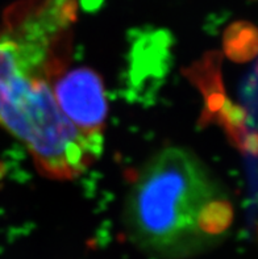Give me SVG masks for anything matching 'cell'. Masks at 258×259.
<instances>
[{
    "label": "cell",
    "instance_id": "6da1fadb",
    "mask_svg": "<svg viewBox=\"0 0 258 259\" xmlns=\"http://www.w3.org/2000/svg\"><path fill=\"white\" fill-rule=\"evenodd\" d=\"M74 19V0H28L0 25V125L54 179L78 177L103 146V136L79 131L63 115L53 92L69 62Z\"/></svg>",
    "mask_w": 258,
    "mask_h": 259
},
{
    "label": "cell",
    "instance_id": "7a4b0ae2",
    "mask_svg": "<svg viewBox=\"0 0 258 259\" xmlns=\"http://www.w3.org/2000/svg\"><path fill=\"white\" fill-rule=\"evenodd\" d=\"M227 191L199 158L167 148L145 164L127 203L134 240L152 250L186 254L222 236L232 223Z\"/></svg>",
    "mask_w": 258,
    "mask_h": 259
},
{
    "label": "cell",
    "instance_id": "3957f363",
    "mask_svg": "<svg viewBox=\"0 0 258 259\" xmlns=\"http://www.w3.org/2000/svg\"><path fill=\"white\" fill-rule=\"evenodd\" d=\"M53 92L59 109L79 131L103 136L108 105L96 72L86 67L65 70L53 82Z\"/></svg>",
    "mask_w": 258,
    "mask_h": 259
}]
</instances>
